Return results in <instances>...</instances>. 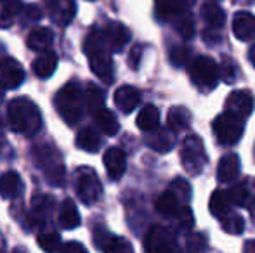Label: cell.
Returning <instances> with one entry per match:
<instances>
[{"instance_id":"obj_1","label":"cell","mask_w":255,"mask_h":253,"mask_svg":"<svg viewBox=\"0 0 255 253\" xmlns=\"http://www.w3.org/2000/svg\"><path fill=\"white\" fill-rule=\"evenodd\" d=\"M7 120L14 132L23 135H35L42 128L40 109L28 97H16L9 102Z\"/></svg>"},{"instance_id":"obj_2","label":"cell","mask_w":255,"mask_h":253,"mask_svg":"<svg viewBox=\"0 0 255 253\" xmlns=\"http://www.w3.org/2000/svg\"><path fill=\"white\" fill-rule=\"evenodd\" d=\"M84 49L85 54L89 56L91 70L94 71L96 77L108 85L113 84V61H111L110 51L103 40V35L99 31H92L85 40Z\"/></svg>"},{"instance_id":"obj_3","label":"cell","mask_w":255,"mask_h":253,"mask_svg":"<svg viewBox=\"0 0 255 253\" xmlns=\"http://www.w3.org/2000/svg\"><path fill=\"white\" fill-rule=\"evenodd\" d=\"M35 160L37 165L44 170L45 179L52 184V186L63 187L66 182V169H64L63 158H61L59 149H56L54 146L42 142V144L35 146L33 149Z\"/></svg>"},{"instance_id":"obj_4","label":"cell","mask_w":255,"mask_h":253,"mask_svg":"<svg viewBox=\"0 0 255 253\" xmlns=\"http://www.w3.org/2000/svg\"><path fill=\"white\" fill-rule=\"evenodd\" d=\"M56 108L66 123L75 125L80 122L84 115V90L77 82H70L57 92Z\"/></svg>"},{"instance_id":"obj_5","label":"cell","mask_w":255,"mask_h":253,"mask_svg":"<svg viewBox=\"0 0 255 253\" xmlns=\"http://www.w3.org/2000/svg\"><path fill=\"white\" fill-rule=\"evenodd\" d=\"M189 75L200 90H212L219 82V66L208 56H198L189 66Z\"/></svg>"},{"instance_id":"obj_6","label":"cell","mask_w":255,"mask_h":253,"mask_svg":"<svg viewBox=\"0 0 255 253\" xmlns=\"http://www.w3.org/2000/svg\"><path fill=\"white\" fill-rule=\"evenodd\" d=\"M181 162L188 172L198 175L207 165V153H205L203 141L198 135H189L184 139L181 148Z\"/></svg>"},{"instance_id":"obj_7","label":"cell","mask_w":255,"mask_h":253,"mask_svg":"<svg viewBox=\"0 0 255 253\" xmlns=\"http://www.w3.org/2000/svg\"><path fill=\"white\" fill-rule=\"evenodd\" d=\"M144 250L148 253H181L177 236L172 229L153 226L144 238Z\"/></svg>"},{"instance_id":"obj_8","label":"cell","mask_w":255,"mask_h":253,"mask_svg":"<svg viewBox=\"0 0 255 253\" xmlns=\"http://www.w3.org/2000/svg\"><path fill=\"white\" fill-rule=\"evenodd\" d=\"M214 134L221 144H236L243 135V120L229 111L222 113L214 120Z\"/></svg>"},{"instance_id":"obj_9","label":"cell","mask_w":255,"mask_h":253,"mask_svg":"<svg viewBox=\"0 0 255 253\" xmlns=\"http://www.w3.org/2000/svg\"><path fill=\"white\" fill-rule=\"evenodd\" d=\"M77 194L85 205L96 203L103 194L101 180L92 169H82L77 177Z\"/></svg>"},{"instance_id":"obj_10","label":"cell","mask_w":255,"mask_h":253,"mask_svg":"<svg viewBox=\"0 0 255 253\" xmlns=\"http://www.w3.org/2000/svg\"><path fill=\"white\" fill-rule=\"evenodd\" d=\"M56 208V201L52 196H35L31 210L28 213V220H30L31 227H44L51 220L52 212Z\"/></svg>"},{"instance_id":"obj_11","label":"cell","mask_w":255,"mask_h":253,"mask_svg":"<svg viewBox=\"0 0 255 253\" xmlns=\"http://www.w3.org/2000/svg\"><path fill=\"white\" fill-rule=\"evenodd\" d=\"M255 108V99L252 92L249 90H235L229 94L228 101H226V111L233 113L238 118L247 120L252 115Z\"/></svg>"},{"instance_id":"obj_12","label":"cell","mask_w":255,"mask_h":253,"mask_svg":"<svg viewBox=\"0 0 255 253\" xmlns=\"http://www.w3.org/2000/svg\"><path fill=\"white\" fill-rule=\"evenodd\" d=\"M24 80V70L19 61L12 58H5L0 61V88L12 90L19 87Z\"/></svg>"},{"instance_id":"obj_13","label":"cell","mask_w":255,"mask_h":253,"mask_svg":"<svg viewBox=\"0 0 255 253\" xmlns=\"http://www.w3.org/2000/svg\"><path fill=\"white\" fill-rule=\"evenodd\" d=\"M101 35L110 52H120L122 49L127 45V42L130 40V31H128V28L124 26L122 23H117V21L108 24Z\"/></svg>"},{"instance_id":"obj_14","label":"cell","mask_w":255,"mask_h":253,"mask_svg":"<svg viewBox=\"0 0 255 253\" xmlns=\"http://www.w3.org/2000/svg\"><path fill=\"white\" fill-rule=\"evenodd\" d=\"M104 167L111 180L122 179L127 169V156L120 148H110L104 153Z\"/></svg>"},{"instance_id":"obj_15","label":"cell","mask_w":255,"mask_h":253,"mask_svg":"<svg viewBox=\"0 0 255 253\" xmlns=\"http://www.w3.org/2000/svg\"><path fill=\"white\" fill-rule=\"evenodd\" d=\"M233 33L238 40L247 42L255 37V16L247 10H240L233 17Z\"/></svg>"},{"instance_id":"obj_16","label":"cell","mask_w":255,"mask_h":253,"mask_svg":"<svg viewBox=\"0 0 255 253\" xmlns=\"http://www.w3.org/2000/svg\"><path fill=\"white\" fill-rule=\"evenodd\" d=\"M139 102H141V92L132 85H124L115 92V104L125 115L134 111L139 106Z\"/></svg>"},{"instance_id":"obj_17","label":"cell","mask_w":255,"mask_h":253,"mask_svg":"<svg viewBox=\"0 0 255 253\" xmlns=\"http://www.w3.org/2000/svg\"><path fill=\"white\" fill-rule=\"evenodd\" d=\"M49 14L57 24L66 26L75 16L73 0H49Z\"/></svg>"},{"instance_id":"obj_18","label":"cell","mask_w":255,"mask_h":253,"mask_svg":"<svg viewBox=\"0 0 255 253\" xmlns=\"http://www.w3.org/2000/svg\"><path fill=\"white\" fill-rule=\"evenodd\" d=\"M240 173V158L235 153H229L224 155L219 162V169H217V177L221 182H231L238 177Z\"/></svg>"},{"instance_id":"obj_19","label":"cell","mask_w":255,"mask_h":253,"mask_svg":"<svg viewBox=\"0 0 255 253\" xmlns=\"http://www.w3.org/2000/svg\"><path fill=\"white\" fill-rule=\"evenodd\" d=\"M21 191H23V180L16 172L9 170V172L0 175V196L2 198H16V196L21 194Z\"/></svg>"},{"instance_id":"obj_20","label":"cell","mask_w":255,"mask_h":253,"mask_svg":"<svg viewBox=\"0 0 255 253\" xmlns=\"http://www.w3.org/2000/svg\"><path fill=\"white\" fill-rule=\"evenodd\" d=\"M54 33L49 28H35L30 35H28V47L35 52H45L52 45Z\"/></svg>"},{"instance_id":"obj_21","label":"cell","mask_w":255,"mask_h":253,"mask_svg":"<svg viewBox=\"0 0 255 253\" xmlns=\"http://www.w3.org/2000/svg\"><path fill=\"white\" fill-rule=\"evenodd\" d=\"M80 224V213L73 199H64L59 208V226L63 229H75Z\"/></svg>"},{"instance_id":"obj_22","label":"cell","mask_w":255,"mask_h":253,"mask_svg":"<svg viewBox=\"0 0 255 253\" xmlns=\"http://www.w3.org/2000/svg\"><path fill=\"white\" fill-rule=\"evenodd\" d=\"M167 125L172 132H182L191 125V113L182 106H175V108L168 109L167 115Z\"/></svg>"},{"instance_id":"obj_23","label":"cell","mask_w":255,"mask_h":253,"mask_svg":"<svg viewBox=\"0 0 255 253\" xmlns=\"http://www.w3.org/2000/svg\"><path fill=\"white\" fill-rule=\"evenodd\" d=\"M146 142H148L149 148L158 153H167L174 148V137H172V134H168L167 130H160V128L149 130Z\"/></svg>"},{"instance_id":"obj_24","label":"cell","mask_w":255,"mask_h":253,"mask_svg":"<svg viewBox=\"0 0 255 253\" xmlns=\"http://www.w3.org/2000/svg\"><path fill=\"white\" fill-rule=\"evenodd\" d=\"M57 68V56L54 52H42L37 59L33 61V73L38 78H49Z\"/></svg>"},{"instance_id":"obj_25","label":"cell","mask_w":255,"mask_h":253,"mask_svg":"<svg viewBox=\"0 0 255 253\" xmlns=\"http://www.w3.org/2000/svg\"><path fill=\"white\" fill-rule=\"evenodd\" d=\"M94 122L99 130L106 135H117L120 130V123H118L117 116L106 108H101L99 111L94 113Z\"/></svg>"},{"instance_id":"obj_26","label":"cell","mask_w":255,"mask_h":253,"mask_svg":"<svg viewBox=\"0 0 255 253\" xmlns=\"http://www.w3.org/2000/svg\"><path fill=\"white\" fill-rule=\"evenodd\" d=\"M154 206H156L158 213H161V215H165V217H175L179 212V208H181L179 198L175 196V192L172 189L161 192V194L158 196Z\"/></svg>"},{"instance_id":"obj_27","label":"cell","mask_w":255,"mask_h":253,"mask_svg":"<svg viewBox=\"0 0 255 253\" xmlns=\"http://www.w3.org/2000/svg\"><path fill=\"white\" fill-rule=\"evenodd\" d=\"M208 208H210L212 215L222 219V217L229 213V208H231V198H229L228 192L222 191V189L214 191V192H212V196H210Z\"/></svg>"},{"instance_id":"obj_28","label":"cell","mask_w":255,"mask_h":253,"mask_svg":"<svg viewBox=\"0 0 255 253\" xmlns=\"http://www.w3.org/2000/svg\"><path fill=\"white\" fill-rule=\"evenodd\" d=\"M77 146L87 153L99 151V148H101V137H99L98 130H94L91 127L82 128L77 135Z\"/></svg>"},{"instance_id":"obj_29","label":"cell","mask_w":255,"mask_h":253,"mask_svg":"<svg viewBox=\"0 0 255 253\" xmlns=\"http://www.w3.org/2000/svg\"><path fill=\"white\" fill-rule=\"evenodd\" d=\"M21 0H0V28H9L21 12Z\"/></svg>"},{"instance_id":"obj_30","label":"cell","mask_w":255,"mask_h":253,"mask_svg":"<svg viewBox=\"0 0 255 253\" xmlns=\"http://www.w3.org/2000/svg\"><path fill=\"white\" fill-rule=\"evenodd\" d=\"M137 127L144 132H149V130H154L160 125V111L158 108H154L153 104H148L139 111L137 115Z\"/></svg>"},{"instance_id":"obj_31","label":"cell","mask_w":255,"mask_h":253,"mask_svg":"<svg viewBox=\"0 0 255 253\" xmlns=\"http://www.w3.org/2000/svg\"><path fill=\"white\" fill-rule=\"evenodd\" d=\"M84 104H85V108L94 115L96 111L104 108V92L98 85L87 84V88L84 90Z\"/></svg>"},{"instance_id":"obj_32","label":"cell","mask_w":255,"mask_h":253,"mask_svg":"<svg viewBox=\"0 0 255 253\" xmlns=\"http://www.w3.org/2000/svg\"><path fill=\"white\" fill-rule=\"evenodd\" d=\"M202 16H203L205 23H207L212 30L222 28L226 23V12L217 5V3H205L203 9H202Z\"/></svg>"},{"instance_id":"obj_33","label":"cell","mask_w":255,"mask_h":253,"mask_svg":"<svg viewBox=\"0 0 255 253\" xmlns=\"http://www.w3.org/2000/svg\"><path fill=\"white\" fill-rule=\"evenodd\" d=\"M221 220H222V229L228 234L238 236V234H242L243 229H245V220L240 215H236V213H228V215H224Z\"/></svg>"},{"instance_id":"obj_34","label":"cell","mask_w":255,"mask_h":253,"mask_svg":"<svg viewBox=\"0 0 255 253\" xmlns=\"http://www.w3.org/2000/svg\"><path fill=\"white\" fill-rule=\"evenodd\" d=\"M37 241H38V247H40L44 252H47V253H56L57 250H59V247H61L59 234L52 233V231H47V233L38 234Z\"/></svg>"},{"instance_id":"obj_35","label":"cell","mask_w":255,"mask_h":253,"mask_svg":"<svg viewBox=\"0 0 255 253\" xmlns=\"http://www.w3.org/2000/svg\"><path fill=\"white\" fill-rule=\"evenodd\" d=\"M228 194L235 205L247 206V208L252 206V194H250L249 187H247L245 184H238V186H235L231 189V192H228Z\"/></svg>"},{"instance_id":"obj_36","label":"cell","mask_w":255,"mask_h":253,"mask_svg":"<svg viewBox=\"0 0 255 253\" xmlns=\"http://www.w3.org/2000/svg\"><path fill=\"white\" fill-rule=\"evenodd\" d=\"M104 253H134V248L132 245L128 243L125 238H117V236H111L108 240V243L103 247Z\"/></svg>"},{"instance_id":"obj_37","label":"cell","mask_w":255,"mask_h":253,"mask_svg":"<svg viewBox=\"0 0 255 253\" xmlns=\"http://www.w3.org/2000/svg\"><path fill=\"white\" fill-rule=\"evenodd\" d=\"M186 250L188 253H205L207 252V238L200 233L191 234L186 243Z\"/></svg>"},{"instance_id":"obj_38","label":"cell","mask_w":255,"mask_h":253,"mask_svg":"<svg viewBox=\"0 0 255 253\" xmlns=\"http://www.w3.org/2000/svg\"><path fill=\"white\" fill-rule=\"evenodd\" d=\"M168 56H170V61L174 66H184L189 58V51L184 45H175V47L170 49V54Z\"/></svg>"},{"instance_id":"obj_39","label":"cell","mask_w":255,"mask_h":253,"mask_svg":"<svg viewBox=\"0 0 255 253\" xmlns=\"http://www.w3.org/2000/svg\"><path fill=\"white\" fill-rule=\"evenodd\" d=\"M235 75H236L235 64L229 61V59H224V63L219 66V78H222L226 84H233V82L236 80Z\"/></svg>"},{"instance_id":"obj_40","label":"cell","mask_w":255,"mask_h":253,"mask_svg":"<svg viewBox=\"0 0 255 253\" xmlns=\"http://www.w3.org/2000/svg\"><path fill=\"white\" fill-rule=\"evenodd\" d=\"M177 30L179 33L182 35V38H191L195 35V24H193V19L191 17H182L181 21L177 23Z\"/></svg>"},{"instance_id":"obj_41","label":"cell","mask_w":255,"mask_h":253,"mask_svg":"<svg viewBox=\"0 0 255 253\" xmlns=\"http://www.w3.org/2000/svg\"><path fill=\"white\" fill-rule=\"evenodd\" d=\"M175 217L179 219V224H181L184 229L193 227V224H195V220H193V212H191V208H188V206H181Z\"/></svg>"},{"instance_id":"obj_42","label":"cell","mask_w":255,"mask_h":253,"mask_svg":"<svg viewBox=\"0 0 255 253\" xmlns=\"http://www.w3.org/2000/svg\"><path fill=\"white\" fill-rule=\"evenodd\" d=\"M111 238V234L108 233L104 227H98V229L94 231V243H96V247L98 248H101L103 250V247L108 243V240Z\"/></svg>"},{"instance_id":"obj_43","label":"cell","mask_w":255,"mask_h":253,"mask_svg":"<svg viewBox=\"0 0 255 253\" xmlns=\"http://www.w3.org/2000/svg\"><path fill=\"white\" fill-rule=\"evenodd\" d=\"M59 253H89V252L85 250L84 245H80L78 241H70V243L61 247Z\"/></svg>"},{"instance_id":"obj_44","label":"cell","mask_w":255,"mask_h":253,"mask_svg":"<svg viewBox=\"0 0 255 253\" xmlns=\"http://www.w3.org/2000/svg\"><path fill=\"white\" fill-rule=\"evenodd\" d=\"M141 58H142V47H141V45H134V47H132V51H130V56H128L130 68L137 70L139 63H141Z\"/></svg>"},{"instance_id":"obj_45","label":"cell","mask_w":255,"mask_h":253,"mask_svg":"<svg viewBox=\"0 0 255 253\" xmlns=\"http://www.w3.org/2000/svg\"><path fill=\"white\" fill-rule=\"evenodd\" d=\"M174 189L172 191H181L182 192V199H188L189 196H191V187L188 186V182H186L184 179H177V180H174Z\"/></svg>"},{"instance_id":"obj_46","label":"cell","mask_w":255,"mask_h":253,"mask_svg":"<svg viewBox=\"0 0 255 253\" xmlns=\"http://www.w3.org/2000/svg\"><path fill=\"white\" fill-rule=\"evenodd\" d=\"M42 9L38 5H35V3H31V5H28L26 9H24V16H26V19L30 21H38L42 17Z\"/></svg>"},{"instance_id":"obj_47","label":"cell","mask_w":255,"mask_h":253,"mask_svg":"<svg viewBox=\"0 0 255 253\" xmlns=\"http://www.w3.org/2000/svg\"><path fill=\"white\" fill-rule=\"evenodd\" d=\"M174 2V5H175V9L179 10V12H182L184 9H188L189 5H191L195 0H172Z\"/></svg>"},{"instance_id":"obj_48","label":"cell","mask_w":255,"mask_h":253,"mask_svg":"<svg viewBox=\"0 0 255 253\" xmlns=\"http://www.w3.org/2000/svg\"><path fill=\"white\" fill-rule=\"evenodd\" d=\"M245 253H255V240L249 241V243L245 245Z\"/></svg>"},{"instance_id":"obj_49","label":"cell","mask_w":255,"mask_h":253,"mask_svg":"<svg viewBox=\"0 0 255 253\" xmlns=\"http://www.w3.org/2000/svg\"><path fill=\"white\" fill-rule=\"evenodd\" d=\"M12 253H26V252H24L23 248H16V250H14Z\"/></svg>"},{"instance_id":"obj_50","label":"cell","mask_w":255,"mask_h":253,"mask_svg":"<svg viewBox=\"0 0 255 253\" xmlns=\"http://www.w3.org/2000/svg\"><path fill=\"white\" fill-rule=\"evenodd\" d=\"M0 102H2V88H0Z\"/></svg>"},{"instance_id":"obj_51","label":"cell","mask_w":255,"mask_h":253,"mask_svg":"<svg viewBox=\"0 0 255 253\" xmlns=\"http://www.w3.org/2000/svg\"><path fill=\"white\" fill-rule=\"evenodd\" d=\"M214 2H217V0H214Z\"/></svg>"},{"instance_id":"obj_52","label":"cell","mask_w":255,"mask_h":253,"mask_svg":"<svg viewBox=\"0 0 255 253\" xmlns=\"http://www.w3.org/2000/svg\"><path fill=\"white\" fill-rule=\"evenodd\" d=\"M254 63H255V59H254Z\"/></svg>"}]
</instances>
